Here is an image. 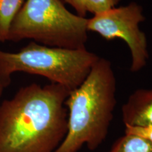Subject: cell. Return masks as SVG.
Wrapping results in <instances>:
<instances>
[{
	"instance_id": "6",
	"label": "cell",
	"mask_w": 152,
	"mask_h": 152,
	"mask_svg": "<svg viewBox=\"0 0 152 152\" xmlns=\"http://www.w3.org/2000/svg\"><path fill=\"white\" fill-rule=\"evenodd\" d=\"M125 126H152V89H139L132 93L122 107Z\"/></svg>"
},
{
	"instance_id": "4",
	"label": "cell",
	"mask_w": 152,
	"mask_h": 152,
	"mask_svg": "<svg viewBox=\"0 0 152 152\" xmlns=\"http://www.w3.org/2000/svg\"><path fill=\"white\" fill-rule=\"evenodd\" d=\"M87 20L68 11L62 0H26L11 25L7 41L32 39L48 47L84 49Z\"/></svg>"
},
{
	"instance_id": "10",
	"label": "cell",
	"mask_w": 152,
	"mask_h": 152,
	"mask_svg": "<svg viewBox=\"0 0 152 152\" xmlns=\"http://www.w3.org/2000/svg\"><path fill=\"white\" fill-rule=\"evenodd\" d=\"M125 133L140 136L152 144V126L149 127H131L125 126Z\"/></svg>"
},
{
	"instance_id": "5",
	"label": "cell",
	"mask_w": 152,
	"mask_h": 152,
	"mask_svg": "<svg viewBox=\"0 0 152 152\" xmlns=\"http://www.w3.org/2000/svg\"><path fill=\"white\" fill-rule=\"evenodd\" d=\"M145 17L142 6L130 2L115 7L87 20V30L107 40L121 39L125 42L131 56L130 71L137 73L147 65L149 58L147 39L140 28Z\"/></svg>"
},
{
	"instance_id": "7",
	"label": "cell",
	"mask_w": 152,
	"mask_h": 152,
	"mask_svg": "<svg viewBox=\"0 0 152 152\" xmlns=\"http://www.w3.org/2000/svg\"><path fill=\"white\" fill-rule=\"evenodd\" d=\"M24 0H0V42L7 41L11 25Z\"/></svg>"
},
{
	"instance_id": "1",
	"label": "cell",
	"mask_w": 152,
	"mask_h": 152,
	"mask_svg": "<svg viewBox=\"0 0 152 152\" xmlns=\"http://www.w3.org/2000/svg\"><path fill=\"white\" fill-rule=\"evenodd\" d=\"M71 91L32 83L0 103V152H54L68 132Z\"/></svg>"
},
{
	"instance_id": "3",
	"label": "cell",
	"mask_w": 152,
	"mask_h": 152,
	"mask_svg": "<svg viewBox=\"0 0 152 152\" xmlns=\"http://www.w3.org/2000/svg\"><path fill=\"white\" fill-rule=\"evenodd\" d=\"M99 56L86 48L71 49L31 42L17 52L0 50V87L11 83V75L22 72L46 77L72 91L78 87Z\"/></svg>"
},
{
	"instance_id": "9",
	"label": "cell",
	"mask_w": 152,
	"mask_h": 152,
	"mask_svg": "<svg viewBox=\"0 0 152 152\" xmlns=\"http://www.w3.org/2000/svg\"><path fill=\"white\" fill-rule=\"evenodd\" d=\"M122 0H85L87 12L94 15L115 8Z\"/></svg>"
},
{
	"instance_id": "12",
	"label": "cell",
	"mask_w": 152,
	"mask_h": 152,
	"mask_svg": "<svg viewBox=\"0 0 152 152\" xmlns=\"http://www.w3.org/2000/svg\"><path fill=\"white\" fill-rule=\"evenodd\" d=\"M3 89L2 88H1V87H0V96H1V94H2V92H3Z\"/></svg>"
},
{
	"instance_id": "11",
	"label": "cell",
	"mask_w": 152,
	"mask_h": 152,
	"mask_svg": "<svg viewBox=\"0 0 152 152\" xmlns=\"http://www.w3.org/2000/svg\"><path fill=\"white\" fill-rule=\"evenodd\" d=\"M71 6L77 12V14L83 17H86L87 10L85 6V0H62Z\"/></svg>"
},
{
	"instance_id": "8",
	"label": "cell",
	"mask_w": 152,
	"mask_h": 152,
	"mask_svg": "<svg viewBox=\"0 0 152 152\" xmlns=\"http://www.w3.org/2000/svg\"><path fill=\"white\" fill-rule=\"evenodd\" d=\"M109 152H152V144L140 136L125 133L118 139Z\"/></svg>"
},
{
	"instance_id": "2",
	"label": "cell",
	"mask_w": 152,
	"mask_h": 152,
	"mask_svg": "<svg viewBox=\"0 0 152 152\" xmlns=\"http://www.w3.org/2000/svg\"><path fill=\"white\" fill-rule=\"evenodd\" d=\"M115 93L111 63L99 57L84 82L66 99L68 132L54 152H77L84 145L90 151L99 147L113 120Z\"/></svg>"
}]
</instances>
